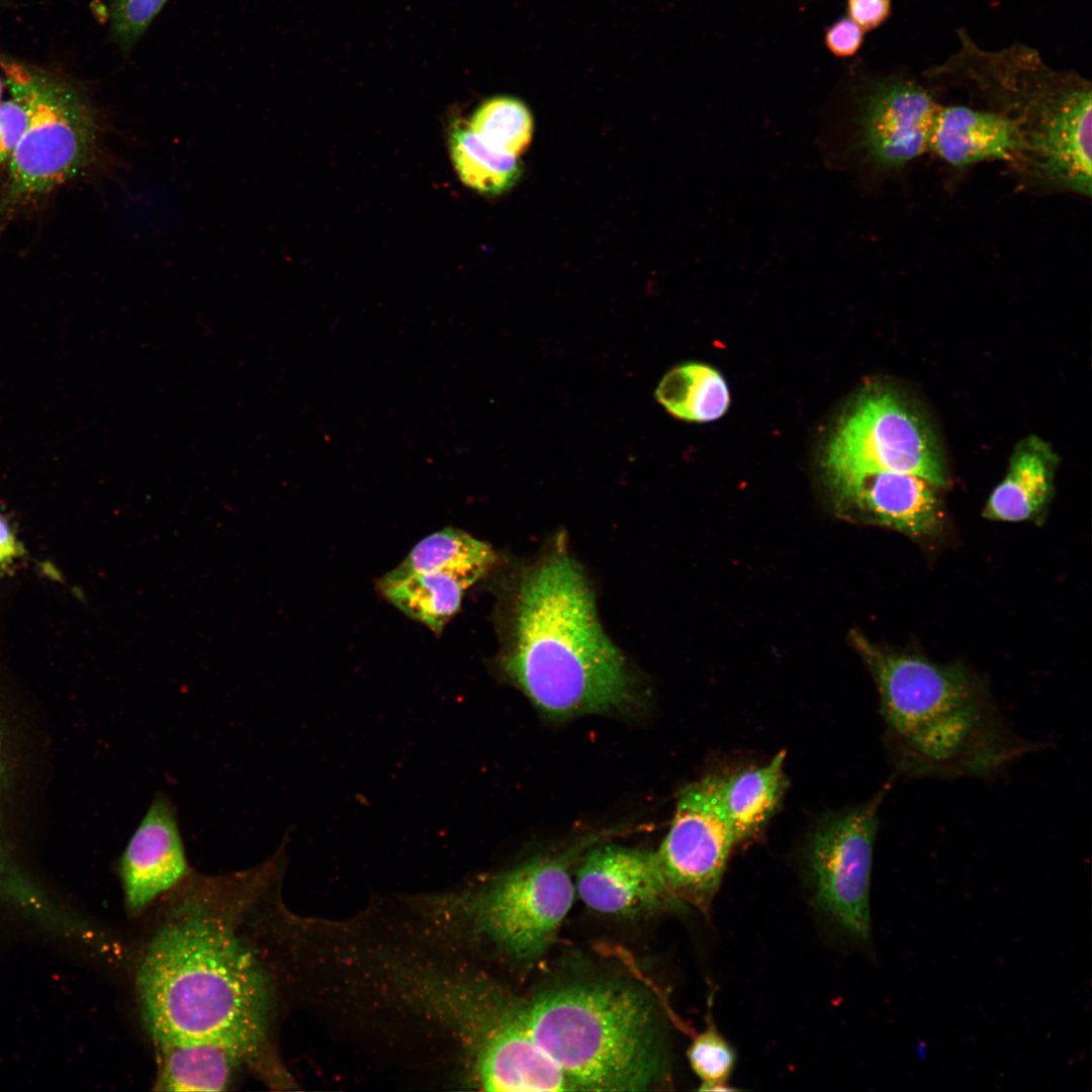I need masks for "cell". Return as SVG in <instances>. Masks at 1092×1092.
I'll return each instance as SVG.
<instances>
[{"mask_svg": "<svg viewBox=\"0 0 1092 1092\" xmlns=\"http://www.w3.org/2000/svg\"><path fill=\"white\" fill-rule=\"evenodd\" d=\"M824 461L827 474L885 470L946 485L934 436L914 408L890 390H871L856 400L829 442Z\"/></svg>", "mask_w": 1092, "mask_h": 1092, "instance_id": "cell-9", "label": "cell"}, {"mask_svg": "<svg viewBox=\"0 0 1092 1092\" xmlns=\"http://www.w3.org/2000/svg\"><path fill=\"white\" fill-rule=\"evenodd\" d=\"M928 152L956 169L992 161L1005 162L1013 169L1021 156L1022 140L1015 122L1000 111L939 104Z\"/></svg>", "mask_w": 1092, "mask_h": 1092, "instance_id": "cell-16", "label": "cell"}, {"mask_svg": "<svg viewBox=\"0 0 1092 1092\" xmlns=\"http://www.w3.org/2000/svg\"><path fill=\"white\" fill-rule=\"evenodd\" d=\"M2 94H3V81L0 78V103L2 102Z\"/></svg>", "mask_w": 1092, "mask_h": 1092, "instance_id": "cell-31", "label": "cell"}, {"mask_svg": "<svg viewBox=\"0 0 1092 1092\" xmlns=\"http://www.w3.org/2000/svg\"><path fill=\"white\" fill-rule=\"evenodd\" d=\"M970 76L1017 125L1022 152L1012 171L1040 192L1091 196V86L1046 68L1033 53L1014 49L980 56Z\"/></svg>", "mask_w": 1092, "mask_h": 1092, "instance_id": "cell-7", "label": "cell"}, {"mask_svg": "<svg viewBox=\"0 0 1092 1092\" xmlns=\"http://www.w3.org/2000/svg\"><path fill=\"white\" fill-rule=\"evenodd\" d=\"M149 943L136 983L155 1042L212 1040L251 1059L267 1043L269 981L220 918L190 904Z\"/></svg>", "mask_w": 1092, "mask_h": 1092, "instance_id": "cell-3", "label": "cell"}, {"mask_svg": "<svg viewBox=\"0 0 1092 1092\" xmlns=\"http://www.w3.org/2000/svg\"><path fill=\"white\" fill-rule=\"evenodd\" d=\"M468 127L493 148L518 157L531 143L533 118L523 102L502 96L483 102Z\"/></svg>", "mask_w": 1092, "mask_h": 1092, "instance_id": "cell-24", "label": "cell"}, {"mask_svg": "<svg viewBox=\"0 0 1092 1092\" xmlns=\"http://www.w3.org/2000/svg\"><path fill=\"white\" fill-rule=\"evenodd\" d=\"M377 585L391 605L435 634H440L459 612L468 588L448 574L396 567L380 577Z\"/></svg>", "mask_w": 1092, "mask_h": 1092, "instance_id": "cell-20", "label": "cell"}, {"mask_svg": "<svg viewBox=\"0 0 1092 1092\" xmlns=\"http://www.w3.org/2000/svg\"><path fill=\"white\" fill-rule=\"evenodd\" d=\"M0 66L12 97L26 110L24 131L9 161L7 203L26 202L96 162L102 127L89 100L68 82L16 62Z\"/></svg>", "mask_w": 1092, "mask_h": 1092, "instance_id": "cell-8", "label": "cell"}, {"mask_svg": "<svg viewBox=\"0 0 1092 1092\" xmlns=\"http://www.w3.org/2000/svg\"><path fill=\"white\" fill-rule=\"evenodd\" d=\"M862 30L850 18H842L827 30L826 46L837 57L852 56L862 42Z\"/></svg>", "mask_w": 1092, "mask_h": 1092, "instance_id": "cell-28", "label": "cell"}, {"mask_svg": "<svg viewBox=\"0 0 1092 1092\" xmlns=\"http://www.w3.org/2000/svg\"><path fill=\"white\" fill-rule=\"evenodd\" d=\"M575 893L592 910L632 917L678 910L656 852L618 844L590 846L580 858Z\"/></svg>", "mask_w": 1092, "mask_h": 1092, "instance_id": "cell-13", "label": "cell"}, {"mask_svg": "<svg viewBox=\"0 0 1092 1092\" xmlns=\"http://www.w3.org/2000/svg\"><path fill=\"white\" fill-rule=\"evenodd\" d=\"M523 1004L535 1041L571 1091H646L668 1082L663 1015L639 985L569 980L523 997Z\"/></svg>", "mask_w": 1092, "mask_h": 1092, "instance_id": "cell-5", "label": "cell"}, {"mask_svg": "<svg viewBox=\"0 0 1092 1092\" xmlns=\"http://www.w3.org/2000/svg\"><path fill=\"white\" fill-rule=\"evenodd\" d=\"M312 944L324 1018L381 1056L463 1088L504 984L426 921L404 896L317 920ZM395 1060V1062H396Z\"/></svg>", "mask_w": 1092, "mask_h": 1092, "instance_id": "cell-1", "label": "cell"}, {"mask_svg": "<svg viewBox=\"0 0 1092 1092\" xmlns=\"http://www.w3.org/2000/svg\"><path fill=\"white\" fill-rule=\"evenodd\" d=\"M657 400L674 417L692 422L719 419L727 411V384L714 368L688 363L664 375L655 392Z\"/></svg>", "mask_w": 1092, "mask_h": 1092, "instance_id": "cell-22", "label": "cell"}, {"mask_svg": "<svg viewBox=\"0 0 1092 1092\" xmlns=\"http://www.w3.org/2000/svg\"><path fill=\"white\" fill-rule=\"evenodd\" d=\"M450 150L459 177L478 192L499 194L520 178L518 157L493 148L469 127L454 128Z\"/></svg>", "mask_w": 1092, "mask_h": 1092, "instance_id": "cell-23", "label": "cell"}, {"mask_svg": "<svg viewBox=\"0 0 1092 1092\" xmlns=\"http://www.w3.org/2000/svg\"><path fill=\"white\" fill-rule=\"evenodd\" d=\"M107 1L113 37L124 52L130 51L167 2V0Z\"/></svg>", "mask_w": 1092, "mask_h": 1092, "instance_id": "cell-26", "label": "cell"}, {"mask_svg": "<svg viewBox=\"0 0 1092 1092\" xmlns=\"http://www.w3.org/2000/svg\"><path fill=\"white\" fill-rule=\"evenodd\" d=\"M734 845L720 777L710 776L680 791L669 830L655 852L675 898L708 914Z\"/></svg>", "mask_w": 1092, "mask_h": 1092, "instance_id": "cell-11", "label": "cell"}, {"mask_svg": "<svg viewBox=\"0 0 1092 1092\" xmlns=\"http://www.w3.org/2000/svg\"><path fill=\"white\" fill-rule=\"evenodd\" d=\"M891 0H848L849 18L862 29L881 24L889 15Z\"/></svg>", "mask_w": 1092, "mask_h": 1092, "instance_id": "cell-29", "label": "cell"}, {"mask_svg": "<svg viewBox=\"0 0 1092 1092\" xmlns=\"http://www.w3.org/2000/svg\"><path fill=\"white\" fill-rule=\"evenodd\" d=\"M841 516L885 526L913 538L942 527L937 486L913 474L867 470L827 474Z\"/></svg>", "mask_w": 1092, "mask_h": 1092, "instance_id": "cell-14", "label": "cell"}, {"mask_svg": "<svg viewBox=\"0 0 1092 1092\" xmlns=\"http://www.w3.org/2000/svg\"><path fill=\"white\" fill-rule=\"evenodd\" d=\"M688 1060L701 1080V1090H728L727 1081L735 1065V1053L713 1020L698 1033L688 1049Z\"/></svg>", "mask_w": 1092, "mask_h": 1092, "instance_id": "cell-25", "label": "cell"}, {"mask_svg": "<svg viewBox=\"0 0 1092 1092\" xmlns=\"http://www.w3.org/2000/svg\"><path fill=\"white\" fill-rule=\"evenodd\" d=\"M159 1049L156 1090L221 1091L247 1057L231 1045L212 1040H164Z\"/></svg>", "mask_w": 1092, "mask_h": 1092, "instance_id": "cell-18", "label": "cell"}, {"mask_svg": "<svg viewBox=\"0 0 1092 1092\" xmlns=\"http://www.w3.org/2000/svg\"><path fill=\"white\" fill-rule=\"evenodd\" d=\"M491 547L455 528H444L419 541L396 568L448 574L467 587L493 565Z\"/></svg>", "mask_w": 1092, "mask_h": 1092, "instance_id": "cell-21", "label": "cell"}, {"mask_svg": "<svg viewBox=\"0 0 1092 1092\" xmlns=\"http://www.w3.org/2000/svg\"><path fill=\"white\" fill-rule=\"evenodd\" d=\"M188 870L176 810L164 794H157L119 861L129 910H142L179 883Z\"/></svg>", "mask_w": 1092, "mask_h": 1092, "instance_id": "cell-15", "label": "cell"}, {"mask_svg": "<svg viewBox=\"0 0 1092 1092\" xmlns=\"http://www.w3.org/2000/svg\"><path fill=\"white\" fill-rule=\"evenodd\" d=\"M885 793L823 819L807 846L817 906L861 942L871 939V873Z\"/></svg>", "mask_w": 1092, "mask_h": 1092, "instance_id": "cell-10", "label": "cell"}, {"mask_svg": "<svg viewBox=\"0 0 1092 1092\" xmlns=\"http://www.w3.org/2000/svg\"><path fill=\"white\" fill-rule=\"evenodd\" d=\"M26 124V110L17 99L0 103V168L9 163Z\"/></svg>", "mask_w": 1092, "mask_h": 1092, "instance_id": "cell-27", "label": "cell"}, {"mask_svg": "<svg viewBox=\"0 0 1092 1092\" xmlns=\"http://www.w3.org/2000/svg\"><path fill=\"white\" fill-rule=\"evenodd\" d=\"M22 554V548L6 520L0 515V565Z\"/></svg>", "mask_w": 1092, "mask_h": 1092, "instance_id": "cell-30", "label": "cell"}, {"mask_svg": "<svg viewBox=\"0 0 1092 1092\" xmlns=\"http://www.w3.org/2000/svg\"><path fill=\"white\" fill-rule=\"evenodd\" d=\"M1055 464L1052 450L1041 440L1035 437L1022 442L1003 480L988 498L984 517L1001 522L1039 518L1053 494Z\"/></svg>", "mask_w": 1092, "mask_h": 1092, "instance_id": "cell-17", "label": "cell"}, {"mask_svg": "<svg viewBox=\"0 0 1092 1092\" xmlns=\"http://www.w3.org/2000/svg\"><path fill=\"white\" fill-rule=\"evenodd\" d=\"M897 768L911 778H989L1036 748L1013 732L986 686L961 664L886 651L857 632Z\"/></svg>", "mask_w": 1092, "mask_h": 1092, "instance_id": "cell-4", "label": "cell"}, {"mask_svg": "<svg viewBox=\"0 0 1092 1092\" xmlns=\"http://www.w3.org/2000/svg\"><path fill=\"white\" fill-rule=\"evenodd\" d=\"M939 104L930 93L905 79L874 85L862 97L856 149L879 172L900 171L928 152Z\"/></svg>", "mask_w": 1092, "mask_h": 1092, "instance_id": "cell-12", "label": "cell"}, {"mask_svg": "<svg viewBox=\"0 0 1092 1092\" xmlns=\"http://www.w3.org/2000/svg\"><path fill=\"white\" fill-rule=\"evenodd\" d=\"M785 757L781 751L764 765L720 778L721 801L735 844L759 833L782 802L788 788Z\"/></svg>", "mask_w": 1092, "mask_h": 1092, "instance_id": "cell-19", "label": "cell"}, {"mask_svg": "<svg viewBox=\"0 0 1092 1092\" xmlns=\"http://www.w3.org/2000/svg\"><path fill=\"white\" fill-rule=\"evenodd\" d=\"M499 667L544 716L563 720L622 710L633 687L604 632L580 566L555 550L521 576Z\"/></svg>", "mask_w": 1092, "mask_h": 1092, "instance_id": "cell-2", "label": "cell"}, {"mask_svg": "<svg viewBox=\"0 0 1092 1092\" xmlns=\"http://www.w3.org/2000/svg\"><path fill=\"white\" fill-rule=\"evenodd\" d=\"M593 836L554 854L437 893L405 896L434 928L474 958L534 963L549 948L575 896L570 869Z\"/></svg>", "mask_w": 1092, "mask_h": 1092, "instance_id": "cell-6", "label": "cell"}]
</instances>
